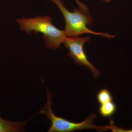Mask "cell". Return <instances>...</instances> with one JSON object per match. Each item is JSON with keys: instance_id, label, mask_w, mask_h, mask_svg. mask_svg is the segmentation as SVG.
Listing matches in <instances>:
<instances>
[{"instance_id": "52a82bcc", "label": "cell", "mask_w": 132, "mask_h": 132, "mask_svg": "<svg viewBox=\"0 0 132 132\" xmlns=\"http://www.w3.org/2000/svg\"><path fill=\"white\" fill-rule=\"evenodd\" d=\"M97 100L100 105L113 100V98L111 92L108 89L100 90L97 93Z\"/></svg>"}, {"instance_id": "3957f363", "label": "cell", "mask_w": 132, "mask_h": 132, "mask_svg": "<svg viewBox=\"0 0 132 132\" xmlns=\"http://www.w3.org/2000/svg\"><path fill=\"white\" fill-rule=\"evenodd\" d=\"M59 8L65 21L64 31L67 37L79 36L84 34H90L101 36L111 39L115 35L108 33L98 32L91 30L88 27L92 26L93 19L89 13L82 12L79 8H75L72 12H70L63 5L61 0H50Z\"/></svg>"}, {"instance_id": "6da1fadb", "label": "cell", "mask_w": 132, "mask_h": 132, "mask_svg": "<svg viewBox=\"0 0 132 132\" xmlns=\"http://www.w3.org/2000/svg\"><path fill=\"white\" fill-rule=\"evenodd\" d=\"M21 31L30 34L41 33L43 35L45 46L51 50L59 48L67 37L64 30H61L52 23L48 15L37 16L34 18L22 17L16 19Z\"/></svg>"}, {"instance_id": "277c9868", "label": "cell", "mask_w": 132, "mask_h": 132, "mask_svg": "<svg viewBox=\"0 0 132 132\" xmlns=\"http://www.w3.org/2000/svg\"><path fill=\"white\" fill-rule=\"evenodd\" d=\"M90 40L88 36H68L66 37L63 43L68 49V56L73 60L74 63L87 68L92 72L94 78L97 79L100 73L89 61L84 50V45Z\"/></svg>"}, {"instance_id": "8992f818", "label": "cell", "mask_w": 132, "mask_h": 132, "mask_svg": "<svg viewBox=\"0 0 132 132\" xmlns=\"http://www.w3.org/2000/svg\"><path fill=\"white\" fill-rule=\"evenodd\" d=\"M100 105L99 113L104 118H111L116 112L117 108L113 100Z\"/></svg>"}, {"instance_id": "ba28073f", "label": "cell", "mask_w": 132, "mask_h": 132, "mask_svg": "<svg viewBox=\"0 0 132 132\" xmlns=\"http://www.w3.org/2000/svg\"><path fill=\"white\" fill-rule=\"evenodd\" d=\"M78 5L79 8L84 13H89V10L86 4L81 2L79 0H75Z\"/></svg>"}, {"instance_id": "5b68a950", "label": "cell", "mask_w": 132, "mask_h": 132, "mask_svg": "<svg viewBox=\"0 0 132 132\" xmlns=\"http://www.w3.org/2000/svg\"><path fill=\"white\" fill-rule=\"evenodd\" d=\"M30 119L24 121H12L3 119L0 116V132L24 131V127Z\"/></svg>"}, {"instance_id": "7a4b0ae2", "label": "cell", "mask_w": 132, "mask_h": 132, "mask_svg": "<svg viewBox=\"0 0 132 132\" xmlns=\"http://www.w3.org/2000/svg\"><path fill=\"white\" fill-rule=\"evenodd\" d=\"M47 102L40 111L39 113L45 114L50 120V127L48 132H71L85 129H93L99 131L111 130L112 125L100 126L93 124L96 118L95 114L92 113L85 121L80 123H75L55 115L52 111V105L53 96L52 93L46 88Z\"/></svg>"}, {"instance_id": "9c48e42d", "label": "cell", "mask_w": 132, "mask_h": 132, "mask_svg": "<svg viewBox=\"0 0 132 132\" xmlns=\"http://www.w3.org/2000/svg\"><path fill=\"white\" fill-rule=\"evenodd\" d=\"M102 1L106 3H109L111 2L112 0H101Z\"/></svg>"}]
</instances>
